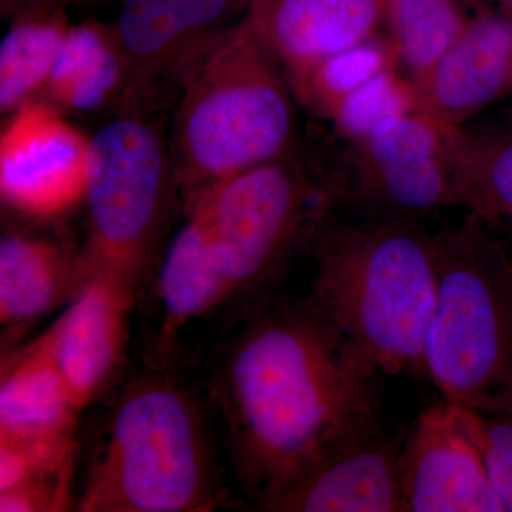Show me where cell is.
Wrapping results in <instances>:
<instances>
[{
  "instance_id": "cell-1",
  "label": "cell",
  "mask_w": 512,
  "mask_h": 512,
  "mask_svg": "<svg viewBox=\"0 0 512 512\" xmlns=\"http://www.w3.org/2000/svg\"><path fill=\"white\" fill-rule=\"evenodd\" d=\"M382 375L309 296L251 309L224 350L214 394L235 477L255 505L387 426Z\"/></svg>"
},
{
  "instance_id": "cell-2",
  "label": "cell",
  "mask_w": 512,
  "mask_h": 512,
  "mask_svg": "<svg viewBox=\"0 0 512 512\" xmlns=\"http://www.w3.org/2000/svg\"><path fill=\"white\" fill-rule=\"evenodd\" d=\"M333 212L311 244L309 298L383 375L424 372L437 301L436 237L419 221Z\"/></svg>"
},
{
  "instance_id": "cell-3",
  "label": "cell",
  "mask_w": 512,
  "mask_h": 512,
  "mask_svg": "<svg viewBox=\"0 0 512 512\" xmlns=\"http://www.w3.org/2000/svg\"><path fill=\"white\" fill-rule=\"evenodd\" d=\"M178 87L175 178L185 197L291 154V84L244 18L202 47Z\"/></svg>"
},
{
  "instance_id": "cell-4",
  "label": "cell",
  "mask_w": 512,
  "mask_h": 512,
  "mask_svg": "<svg viewBox=\"0 0 512 512\" xmlns=\"http://www.w3.org/2000/svg\"><path fill=\"white\" fill-rule=\"evenodd\" d=\"M86 471L77 511L205 512L221 503L200 404L164 376L121 392Z\"/></svg>"
},
{
  "instance_id": "cell-5",
  "label": "cell",
  "mask_w": 512,
  "mask_h": 512,
  "mask_svg": "<svg viewBox=\"0 0 512 512\" xmlns=\"http://www.w3.org/2000/svg\"><path fill=\"white\" fill-rule=\"evenodd\" d=\"M434 237L437 301L424 372L447 402L512 412V248L470 212Z\"/></svg>"
},
{
  "instance_id": "cell-6",
  "label": "cell",
  "mask_w": 512,
  "mask_h": 512,
  "mask_svg": "<svg viewBox=\"0 0 512 512\" xmlns=\"http://www.w3.org/2000/svg\"><path fill=\"white\" fill-rule=\"evenodd\" d=\"M207 232L232 301L258 298L311 247L333 211L316 174L288 156L255 165L185 197Z\"/></svg>"
},
{
  "instance_id": "cell-7",
  "label": "cell",
  "mask_w": 512,
  "mask_h": 512,
  "mask_svg": "<svg viewBox=\"0 0 512 512\" xmlns=\"http://www.w3.org/2000/svg\"><path fill=\"white\" fill-rule=\"evenodd\" d=\"M463 136L464 127L407 111L360 136L335 138L329 164L315 174L333 210L373 220L420 221L456 207Z\"/></svg>"
},
{
  "instance_id": "cell-8",
  "label": "cell",
  "mask_w": 512,
  "mask_h": 512,
  "mask_svg": "<svg viewBox=\"0 0 512 512\" xmlns=\"http://www.w3.org/2000/svg\"><path fill=\"white\" fill-rule=\"evenodd\" d=\"M168 180L163 140L141 117L111 120L90 138L84 271L109 272L137 288L163 224Z\"/></svg>"
},
{
  "instance_id": "cell-9",
  "label": "cell",
  "mask_w": 512,
  "mask_h": 512,
  "mask_svg": "<svg viewBox=\"0 0 512 512\" xmlns=\"http://www.w3.org/2000/svg\"><path fill=\"white\" fill-rule=\"evenodd\" d=\"M89 141L52 107H20L0 138L3 201L36 220L62 217L83 201Z\"/></svg>"
},
{
  "instance_id": "cell-10",
  "label": "cell",
  "mask_w": 512,
  "mask_h": 512,
  "mask_svg": "<svg viewBox=\"0 0 512 512\" xmlns=\"http://www.w3.org/2000/svg\"><path fill=\"white\" fill-rule=\"evenodd\" d=\"M399 466L404 512H504L477 444L446 399L407 431Z\"/></svg>"
},
{
  "instance_id": "cell-11",
  "label": "cell",
  "mask_w": 512,
  "mask_h": 512,
  "mask_svg": "<svg viewBox=\"0 0 512 512\" xmlns=\"http://www.w3.org/2000/svg\"><path fill=\"white\" fill-rule=\"evenodd\" d=\"M136 291L109 272H86L72 303L39 336L82 412L106 390L123 362Z\"/></svg>"
},
{
  "instance_id": "cell-12",
  "label": "cell",
  "mask_w": 512,
  "mask_h": 512,
  "mask_svg": "<svg viewBox=\"0 0 512 512\" xmlns=\"http://www.w3.org/2000/svg\"><path fill=\"white\" fill-rule=\"evenodd\" d=\"M406 434L384 426L350 441L256 507L274 512H404L399 460Z\"/></svg>"
},
{
  "instance_id": "cell-13",
  "label": "cell",
  "mask_w": 512,
  "mask_h": 512,
  "mask_svg": "<svg viewBox=\"0 0 512 512\" xmlns=\"http://www.w3.org/2000/svg\"><path fill=\"white\" fill-rule=\"evenodd\" d=\"M249 0H124L116 28L127 96L158 79L180 82L198 52L244 18Z\"/></svg>"
},
{
  "instance_id": "cell-14",
  "label": "cell",
  "mask_w": 512,
  "mask_h": 512,
  "mask_svg": "<svg viewBox=\"0 0 512 512\" xmlns=\"http://www.w3.org/2000/svg\"><path fill=\"white\" fill-rule=\"evenodd\" d=\"M389 5L390 0H249L244 22L289 82L329 57L386 36Z\"/></svg>"
},
{
  "instance_id": "cell-15",
  "label": "cell",
  "mask_w": 512,
  "mask_h": 512,
  "mask_svg": "<svg viewBox=\"0 0 512 512\" xmlns=\"http://www.w3.org/2000/svg\"><path fill=\"white\" fill-rule=\"evenodd\" d=\"M412 83L417 109L448 126L464 127L511 92V20L493 10H473L456 42Z\"/></svg>"
},
{
  "instance_id": "cell-16",
  "label": "cell",
  "mask_w": 512,
  "mask_h": 512,
  "mask_svg": "<svg viewBox=\"0 0 512 512\" xmlns=\"http://www.w3.org/2000/svg\"><path fill=\"white\" fill-rule=\"evenodd\" d=\"M0 441L74 439L82 410L39 338L3 362Z\"/></svg>"
},
{
  "instance_id": "cell-17",
  "label": "cell",
  "mask_w": 512,
  "mask_h": 512,
  "mask_svg": "<svg viewBox=\"0 0 512 512\" xmlns=\"http://www.w3.org/2000/svg\"><path fill=\"white\" fill-rule=\"evenodd\" d=\"M82 256L72 259L52 239L6 234L0 241V323L28 328L82 288Z\"/></svg>"
},
{
  "instance_id": "cell-18",
  "label": "cell",
  "mask_w": 512,
  "mask_h": 512,
  "mask_svg": "<svg viewBox=\"0 0 512 512\" xmlns=\"http://www.w3.org/2000/svg\"><path fill=\"white\" fill-rule=\"evenodd\" d=\"M158 296L163 308V339L175 336L192 320L232 302L224 269L200 222L187 215L165 252Z\"/></svg>"
},
{
  "instance_id": "cell-19",
  "label": "cell",
  "mask_w": 512,
  "mask_h": 512,
  "mask_svg": "<svg viewBox=\"0 0 512 512\" xmlns=\"http://www.w3.org/2000/svg\"><path fill=\"white\" fill-rule=\"evenodd\" d=\"M127 77L116 28L84 22L67 29L46 87L60 106L90 113L126 90Z\"/></svg>"
},
{
  "instance_id": "cell-20",
  "label": "cell",
  "mask_w": 512,
  "mask_h": 512,
  "mask_svg": "<svg viewBox=\"0 0 512 512\" xmlns=\"http://www.w3.org/2000/svg\"><path fill=\"white\" fill-rule=\"evenodd\" d=\"M0 45V110H19L46 86L66 35L62 8L43 6L13 18Z\"/></svg>"
},
{
  "instance_id": "cell-21",
  "label": "cell",
  "mask_w": 512,
  "mask_h": 512,
  "mask_svg": "<svg viewBox=\"0 0 512 512\" xmlns=\"http://www.w3.org/2000/svg\"><path fill=\"white\" fill-rule=\"evenodd\" d=\"M471 13L464 0H390L387 35L412 82L456 42Z\"/></svg>"
},
{
  "instance_id": "cell-22",
  "label": "cell",
  "mask_w": 512,
  "mask_h": 512,
  "mask_svg": "<svg viewBox=\"0 0 512 512\" xmlns=\"http://www.w3.org/2000/svg\"><path fill=\"white\" fill-rule=\"evenodd\" d=\"M456 207L485 221H512V131L474 136L464 130Z\"/></svg>"
},
{
  "instance_id": "cell-23",
  "label": "cell",
  "mask_w": 512,
  "mask_h": 512,
  "mask_svg": "<svg viewBox=\"0 0 512 512\" xmlns=\"http://www.w3.org/2000/svg\"><path fill=\"white\" fill-rule=\"evenodd\" d=\"M392 66L400 64L386 35L329 57L289 84L296 103L326 121L340 101Z\"/></svg>"
},
{
  "instance_id": "cell-24",
  "label": "cell",
  "mask_w": 512,
  "mask_h": 512,
  "mask_svg": "<svg viewBox=\"0 0 512 512\" xmlns=\"http://www.w3.org/2000/svg\"><path fill=\"white\" fill-rule=\"evenodd\" d=\"M417 109L412 80L402 67L392 66L375 74L359 89L340 101L326 123L335 138H352L366 133L380 121Z\"/></svg>"
},
{
  "instance_id": "cell-25",
  "label": "cell",
  "mask_w": 512,
  "mask_h": 512,
  "mask_svg": "<svg viewBox=\"0 0 512 512\" xmlns=\"http://www.w3.org/2000/svg\"><path fill=\"white\" fill-rule=\"evenodd\" d=\"M74 468L39 478L0 493L2 512H59L76 507L73 500Z\"/></svg>"
},
{
  "instance_id": "cell-26",
  "label": "cell",
  "mask_w": 512,
  "mask_h": 512,
  "mask_svg": "<svg viewBox=\"0 0 512 512\" xmlns=\"http://www.w3.org/2000/svg\"><path fill=\"white\" fill-rule=\"evenodd\" d=\"M467 431V430H466ZM468 433V431H467ZM470 434V433H468ZM483 456L493 490L503 504L504 512H512V450L470 434Z\"/></svg>"
},
{
  "instance_id": "cell-27",
  "label": "cell",
  "mask_w": 512,
  "mask_h": 512,
  "mask_svg": "<svg viewBox=\"0 0 512 512\" xmlns=\"http://www.w3.org/2000/svg\"><path fill=\"white\" fill-rule=\"evenodd\" d=\"M456 410L468 433L512 450V412L483 414L460 406H456Z\"/></svg>"
},
{
  "instance_id": "cell-28",
  "label": "cell",
  "mask_w": 512,
  "mask_h": 512,
  "mask_svg": "<svg viewBox=\"0 0 512 512\" xmlns=\"http://www.w3.org/2000/svg\"><path fill=\"white\" fill-rule=\"evenodd\" d=\"M56 3H59V0H0L3 15H12L13 18L28 10L56 5Z\"/></svg>"
},
{
  "instance_id": "cell-29",
  "label": "cell",
  "mask_w": 512,
  "mask_h": 512,
  "mask_svg": "<svg viewBox=\"0 0 512 512\" xmlns=\"http://www.w3.org/2000/svg\"><path fill=\"white\" fill-rule=\"evenodd\" d=\"M471 10L488 9L500 13L512 22V0H464Z\"/></svg>"
},
{
  "instance_id": "cell-30",
  "label": "cell",
  "mask_w": 512,
  "mask_h": 512,
  "mask_svg": "<svg viewBox=\"0 0 512 512\" xmlns=\"http://www.w3.org/2000/svg\"><path fill=\"white\" fill-rule=\"evenodd\" d=\"M508 224L512 225V221L508 222Z\"/></svg>"
},
{
  "instance_id": "cell-31",
  "label": "cell",
  "mask_w": 512,
  "mask_h": 512,
  "mask_svg": "<svg viewBox=\"0 0 512 512\" xmlns=\"http://www.w3.org/2000/svg\"><path fill=\"white\" fill-rule=\"evenodd\" d=\"M510 94H512V86H511V92H510Z\"/></svg>"
}]
</instances>
